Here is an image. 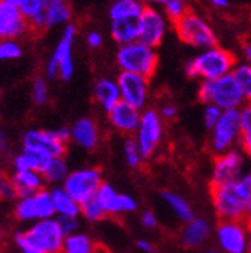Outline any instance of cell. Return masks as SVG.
I'll list each match as a JSON object with an SVG mask.
<instances>
[{
    "label": "cell",
    "instance_id": "obj_1",
    "mask_svg": "<svg viewBox=\"0 0 251 253\" xmlns=\"http://www.w3.org/2000/svg\"><path fill=\"white\" fill-rule=\"evenodd\" d=\"M211 198L216 214L223 220L241 221L247 215L251 188L245 179L211 185Z\"/></svg>",
    "mask_w": 251,
    "mask_h": 253
},
{
    "label": "cell",
    "instance_id": "obj_2",
    "mask_svg": "<svg viewBox=\"0 0 251 253\" xmlns=\"http://www.w3.org/2000/svg\"><path fill=\"white\" fill-rule=\"evenodd\" d=\"M236 67V57L232 51L215 45L202 50L196 57L186 62L185 71L188 77L202 80H216L233 71Z\"/></svg>",
    "mask_w": 251,
    "mask_h": 253
},
{
    "label": "cell",
    "instance_id": "obj_3",
    "mask_svg": "<svg viewBox=\"0 0 251 253\" xmlns=\"http://www.w3.org/2000/svg\"><path fill=\"white\" fill-rule=\"evenodd\" d=\"M199 100L223 110L241 109L245 103L239 83L232 73L216 80H203L199 86Z\"/></svg>",
    "mask_w": 251,
    "mask_h": 253
},
{
    "label": "cell",
    "instance_id": "obj_4",
    "mask_svg": "<svg viewBox=\"0 0 251 253\" xmlns=\"http://www.w3.org/2000/svg\"><path fill=\"white\" fill-rule=\"evenodd\" d=\"M116 62L120 71L134 73L150 79L158 67V54H156L155 48L136 41L131 44L119 45Z\"/></svg>",
    "mask_w": 251,
    "mask_h": 253
},
{
    "label": "cell",
    "instance_id": "obj_5",
    "mask_svg": "<svg viewBox=\"0 0 251 253\" xmlns=\"http://www.w3.org/2000/svg\"><path fill=\"white\" fill-rule=\"evenodd\" d=\"M65 232L62 231L59 220H39L26 232L17 234L15 240H21L42 253H62L65 244Z\"/></svg>",
    "mask_w": 251,
    "mask_h": 253
},
{
    "label": "cell",
    "instance_id": "obj_6",
    "mask_svg": "<svg viewBox=\"0 0 251 253\" xmlns=\"http://www.w3.org/2000/svg\"><path fill=\"white\" fill-rule=\"evenodd\" d=\"M175 30L182 42L194 48L208 50L216 45V37L208 21L194 12H188L175 23Z\"/></svg>",
    "mask_w": 251,
    "mask_h": 253
},
{
    "label": "cell",
    "instance_id": "obj_7",
    "mask_svg": "<svg viewBox=\"0 0 251 253\" xmlns=\"http://www.w3.org/2000/svg\"><path fill=\"white\" fill-rule=\"evenodd\" d=\"M241 139V110H224L216 125L212 128L209 148L215 155L224 154Z\"/></svg>",
    "mask_w": 251,
    "mask_h": 253
},
{
    "label": "cell",
    "instance_id": "obj_8",
    "mask_svg": "<svg viewBox=\"0 0 251 253\" xmlns=\"http://www.w3.org/2000/svg\"><path fill=\"white\" fill-rule=\"evenodd\" d=\"M70 137L71 131L67 128H60L56 131L30 130L24 134L23 145L26 149H32L50 158H56L65 154V145Z\"/></svg>",
    "mask_w": 251,
    "mask_h": 253
},
{
    "label": "cell",
    "instance_id": "obj_9",
    "mask_svg": "<svg viewBox=\"0 0 251 253\" xmlns=\"http://www.w3.org/2000/svg\"><path fill=\"white\" fill-rule=\"evenodd\" d=\"M101 185H103V175L101 170L97 168L72 172L64 181L65 192L70 193L78 204H83L89 198L95 196Z\"/></svg>",
    "mask_w": 251,
    "mask_h": 253
},
{
    "label": "cell",
    "instance_id": "obj_10",
    "mask_svg": "<svg viewBox=\"0 0 251 253\" xmlns=\"http://www.w3.org/2000/svg\"><path fill=\"white\" fill-rule=\"evenodd\" d=\"M163 139V121L155 110L149 109L142 113L136 140L144 158H149L158 149Z\"/></svg>",
    "mask_w": 251,
    "mask_h": 253
},
{
    "label": "cell",
    "instance_id": "obj_11",
    "mask_svg": "<svg viewBox=\"0 0 251 253\" xmlns=\"http://www.w3.org/2000/svg\"><path fill=\"white\" fill-rule=\"evenodd\" d=\"M53 214H56L53 196L45 190L30 195L27 198H21L15 207V217L23 221L30 220H45L51 218Z\"/></svg>",
    "mask_w": 251,
    "mask_h": 253
},
{
    "label": "cell",
    "instance_id": "obj_12",
    "mask_svg": "<svg viewBox=\"0 0 251 253\" xmlns=\"http://www.w3.org/2000/svg\"><path fill=\"white\" fill-rule=\"evenodd\" d=\"M117 84L120 89L122 101L137 107L139 110L144 107L147 100V87H149L147 77L134 73L120 71V74L117 76Z\"/></svg>",
    "mask_w": 251,
    "mask_h": 253
},
{
    "label": "cell",
    "instance_id": "obj_13",
    "mask_svg": "<svg viewBox=\"0 0 251 253\" xmlns=\"http://www.w3.org/2000/svg\"><path fill=\"white\" fill-rule=\"evenodd\" d=\"M32 32L23 12L6 0H0V37L2 40H17Z\"/></svg>",
    "mask_w": 251,
    "mask_h": 253
},
{
    "label": "cell",
    "instance_id": "obj_14",
    "mask_svg": "<svg viewBox=\"0 0 251 253\" xmlns=\"http://www.w3.org/2000/svg\"><path fill=\"white\" fill-rule=\"evenodd\" d=\"M75 37H77V26L72 23L67 24L51 56V59L59 63V77L62 80H70L74 74L72 48H74Z\"/></svg>",
    "mask_w": 251,
    "mask_h": 253
},
{
    "label": "cell",
    "instance_id": "obj_15",
    "mask_svg": "<svg viewBox=\"0 0 251 253\" xmlns=\"http://www.w3.org/2000/svg\"><path fill=\"white\" fill-rule=\"evenodd\" d=\"M167 30L164 15L153 6H146L140 17V42L156 48L164 40Z\"/></svg>",
    "mask_w": 251,
    "mask_h": 253
},
{
    "label": "cell",
    "instance_id": "obj_16",
    "mask_svg": "<svg viewBox=\"0 0 251 253\" xmlns=\"http://www.w3.org/2000/svg\"><path fill=\"white\" fill-rule=\"evenodd\" d=\"M216 237L227 253H245L248 249L247 231L241 221L223 220L218 226Z\"/></svg>",
    "mask_w": 251,
    "mask_h": 253
},
{
    "label": "cell",
    "instance_id": "obj_17",
    "mask_svg": "<svg viewBox=\"0 0 251 253\" xmlns=\"http://www.w3.org/2000/svg\"><path fill=\"white\" fill-rule=\"evenodd\" d=\"M242 165H244V158L238 151H227L224 154L215 155L212 184H224L239 179Z\"/></svg>",
    "mask_w": 251,
    "mask_h": 253
},
{
    "label": "cell",
    "instance_id": "obj_18",
    "mask_svg": "<svg viewBox=\"0 0 251 253\" xmlns=\"http://www.w3.org/2000/svg\"><path fill=\"white\" fill-rule=\"evenodd\" d=\"M11 5L17 6L23 15L27 18L30 29L32 32L41 34L47 26V6H48V0H6Z\"/></svg>",
    "mask_w": 251,
    "mask_h": 253
},
{
    "label": "cell",
    "instance_id": "obj_19",
    "mask_svg": "<svg viewBox=\"0 0 251 253\" xmlns=\"http://www.w3.org/2000/svg\"><path fill=\"white\" fill-rule=\"evenodd\" d=\"M108 118L116 130H119L123 134H133L137 133L142 115L137 107L125 101H120L108 112Z\"/></svg>",
    "mask_w": 251,
    "mask_h": 253
},
{
    "label": "cell",
    "instance_id": "obj_20",
    "mask_svg": "<svg viewBox=\"0 0 251 253\" xmlns=\"http://www.w3.org/2000/svg\"><path fill=\"white\" fill-rule=\"evenodd\" d=\"M97 198L106 212L110 215H116L119 212H130L137 208V204L131 196L117 193L111 185L104 182L97 192Z\"/></svg>",
    "mask_w": 251,
    "mask_h": 253
},
{
    "label": "cell",
    "instance_id": "obj_21",
    "mask_svg": "<svg viewBox=\"0 0 251 253\" xmlns=\"http://www.w3.org/2000/svg\"><path fill=\"white\" fill-rule=\"evenodd\" d=\"M93 98L106 112H110L114 106H117L122 101L117 80L100 79L95 83V87H93Z\"/></svg>",
    "mask_w": 251,
    "mask_h": 253
},
{
    "label": "cell",
    "instance_id": "obj_22",
    "mask_svg": "<svg viewBox=\"0 0 251 253\" xmlns=\"http://www.w3.org/2000/svg\"><path fill=\"white\" fill-rule=\"evenodd\" d=\"M71 139L81 148L86 149L97 148L100 140V133L95 121H92L89 118H81L75 121V124L71 128Z\"/></svg>",
    "mask_w": 251,
    "mask_h": 253
},
{
    "label": "cell",
    "instance_id": "obj_23",
    "mask_svg": "<svg viewBox=\"0 0 251 253\" xmlns=\"http://www.w3.org/2000/svg\"><path fill=\"white\" fill-rule=\"evenodd\" d=\"M111 38L119 44H131L140 40V18L113 20L110 24Z\"/></svg>",
    "mask_w": 251,
    "mask_h": 253
},
{
    "label": "cell",
    "instance_id": "obj_24",
    "mask_svg": "<svg viewBox=\"0 0 251 253\" xmlns=\"http://www.w3.org/2000/svg\"><path fill=\"white\" fill-rule=\"evenodd\" d=\"M42 173L35 170H15L11 182L15 188V193L20 198H27L39 192L42 187Z\"/></svg>",
    "mask_w": 251,
    "mask_h": 253
},
{
    "label": "cell",
    "instance_id": "obj_25",
    "mask_svg": "<svg viewBox=\"0 0 251 253\" xmlns=\"http://www.w3.org/2000/svg\"><path fill=\"white\" fill-rule=\"evenodd\" d=\"M50 160H51L50 157L41 152L24 148L23 152L18 157H15L14 166H15V170H35V172L42 173Z\"/></svg>",
    "mask_w": 251,
    "mask_h": 253
},
{
    "label": "cell",
    "instance_id": "obj_26",
    "mask_svg": "<svg viewBox=\"0 0 251 253\" xmlns=\"http://www.w3.org/2000/svg\"><path fill=\"white\" fill-rule=\"evenodd\" d=\"M146 5L143 0H116L110 8V20L140 18Z\"/></svg>",
    "mask_w": 251,
    "mask_h": 253
},
{
    "label": "cell",
    "instance_id": "obj_27",
    "mask_svg": "<svg viewBox=\"0 0 251 253\" xmlns=\"http://www.w3.org/2000/svg\"><path fill=\"white\" fill-rule=\"evenodd\" d=\"M51 196H53L56 214H59L60 217H75L77 218V215L81 212L80 204L70 193L65 192V188L53 190Z\"/></svg>",
    "mask_w": 251,
    "mask_h": 253
},
{
    "label": "cell",
    "instance_id": "obj_28",
    "mask_svg": "<svg viewBox=\"0 0 251 253\" xmlns=\"http://www.w3.org/2000/svg\"><path fill=\"white\" fill-rule=\"evenodd\" d=\"M72 9L70 0H48L47 6V26L54 27L60 24H70Z\"/></svg>",
    "mask_w": 251,
    "mask_h": 253
},
{
    "label": "cell",
    "instance_id": "obj_29",
    "mask_svg": "<svg viewBox=\"0 0 251 253\" xmlns=\"http://www.w3.org/2000/svg\"><path fill=\"white\" fill-rule=\"evenodd\" d=\"M103 244L93 241L84 234H71L65 238L62 253H100Z\"/></svg>",
    "mask_w": 251,
    "mask_h": 253
},
{
    "label": "cell",
    "instance_id": "obj_30",
    "mask_svg": "<svg viewBox=\"0 0 251 253\" xmlns=\"http://www.w3.org/2000/svg\"><path fill=\"white\" fill-rule=\"evenodd\" d=\"M209 235V225L203 218H194L186 225L182 234V241L186 247L200 246Z\"/></svg>",
    "mask_w": 251,
    "mask_h": 253
},
{
    "label": "cell",
    "instance_id": "obj_31",
    "mask_svg": "<svg viewBox=\"0 0 251 253\" xmlns=\"http://www.w3.org/2000/svg\"><path fill=\"white\" fill-rule=\"evenodd\" d=\"M163 198L169 204V207L172 208V211L176 214L178 218H180L182 221H186V223H190L191 220H194L193 218V210L185 199H182L180 196L170 193V192H164Z\"/></svg>",
    "mask_w": 251,
    "mask_h": 253
},
{
    "label": "cell",
    "instance_id": "obj_32",
    "mask_svg": "<svg viewBox=\"0 0 251 253\" xmlns=\"http://www.w3.org/2000/svg\"><path fill=\"white\" fill-rule=\"evenodd\" d=\"M232 74L239 83L245 103H251V65L250 63H236Z\"/></svg>",
    "mask_w": 251,
    "mask_h": 253
},
{
    "label": "cell",
    "instance_id": "obj_33",
    "mask_svg": "<svg viewBox=\"0 0 251 253\" xmlns=\"http://www.w3.org/2000/svg\"><path fill=\"white\" fill-rule=\"evenodd\" d=\"M42 176L50 182L65 181L68 178V168H67V163H65L64 158L62 157L51 158L47 165V168L42 172Z\"/></svg>",
    "mask_w": 251,
    "mask_h": 253
},
{
    "label": "cell",
    "instance_id": "obj_34",
    "mask_svg": "<svg viewBox=\"0 0 251 253\" xmlns=\"http://www.w3.org/2000/svg\"><path fill=\"white\" fill-rule=\"evenodd\" d=\"M80 207H81V214L90 221H100V220L106 218V215H108L106 212V210L103 208V205L100 204L97 195L89 198L83 204H80Z\"/></svg>",
    "mask_w": 251,
    "mask_h": 253
},
{
    "label": "cell",
    "instance_id": "obj_35",
    "mask_svg": "<svg viewBox=\"0 0 251 253\" xmlns=\"http://www.w3.org/2000/svg\"><path fill=\"white\" fill-rule=\"evenodd\" d=\"M164 14H166V18L170 20L173 24L178 23L180 18H183L188 12V8H186V3L183 0H170L169 3H166L164 6Z\"/></svg>",
    "mask_w": 251,
    "mask_h": 253
},
{
    "label": "cell",
    "instance_id": "obj_36",
    "mask_svg": "<svg viewBox=\"0 0 251 253\" xmlns=\"http://www.w3.org/2000/svg\"><path fill=\"white\" fill-rule=\"evenodd\" d=\"M123 154H125V160H127L128 166H131V168H139L142 160L144 158L140 148H139L137 140H134V139H130V140L125 142Z\"/></svg>",
    "mask_w": 251,
    "mask_h": 253
},
{
    "label": "cell",
    "instance_id": "obj_37",
    "mask_svg": "<svg viewBox=\"0 0 251 253\" xmlns=\"http://www.w3.org/2000/svg\"><path fill=\"white\" fill-rule=\"evenodd\" d=\"M23 56V48L15 40H2L0 42V59L15 60Z\"/></svg>",
    "mask_w": 251,
    "mask_h": 253
},
{
    "label": "cell",
    "instance_id": "obj_38",
    "mask_svg": "<svg viewBox=\"0 0 251 253\" xmlns=\"http://www.w3.org/2000/svg\"><path fill=\"white\" fill-rule=\"evenodd\" d=\"M30 95H32V101L38 106H42L47 103V100H48V84L45 83L44 79L36 77L32 82V90H30Z\"/></svg>",
    "mask_w": 251,
    "mask_h": 253
},
{
    "label": "cell",
    "instance_id": "obj_39",
    "mask_svg": "<svg viewBox=\"0 0 251 253\" xmlns=\"http://www.w3.org/2000/svg\"><path fill=\"white\" fill-rule=\"evenodd\" d=\"M223 112H224L223 109H219L215 104H206L205 112H203V119H205V125L208 128H211V130L214 128L216 122L219 121V118H221Z\"/></svg>",
    "mask_w": 251,
    "mask_h": 253
},
{
    "label": "cell",
    "instance_id": "obj_40",
    "mask_svg": "<svg viewBox=\"0 0 251 253\" xmlns=\"http://www.w3.org/2000/svg\"><path fill=\"white\" fill-rule=\"evenodd\" d=\"M239 110H241V134L251 133V103H245Z\"/></svg>",
    "mask_w": 251,
    "mask_h": 253
},
{
    "label": "cell",
    "instance_id": "obj_41",
    "mask_svg": "<svg viewBox=\"0 0 251 253\" xmlns=\"http://www.w3.org/2000/svg\"><path fill=\"white\" fill-rule=\"evenodd\" d=\"M59 223L62 226V231L65 232V235H71V234H75V229L78 226L77 223V218L75 217H59Z\"/></svg>",
    "mask_w": 251,
    "mask_h": 253
},
{
    "label": "cell",
    "instance_id": "obj_42",
    "mask_svg": "<svg viewBox=\"0 0 251 253\" xmlns=\"http://www.w3.org/2000/svg\"><path fill=\"white\" fill-rule=\"evenodd\" d=\"M86 40H87V44L90 48H100L103 45V35L97 30H90L86 37Z\"/></svg>",
    "mask_w": 251,
    "mask_h": 253
},
{
    "label": "cell",
    "instance_id": "obj_43",
    "mask_svg": "<svg viewBox=\"0 0 251 253\" xmlns=\"http://www.w3.org/2000/svg\"><path fill=\"white\" fill-rule=\"evenodd\" d=\"M2 196H3L5 199H12L14 196H17L15 188H14L12 182L8 181V179H3V181H2Z\"/></svg>",
    "mask_w": 251,
    "mask_h": 253
},
{
    "label": "cell",
    "instance_id": "obj_44",
    "mask_svg": "<svg viewBox=\"0 0 251 253\" xmlns=\"http://www.w3.org/2000/svg\"><path fill=\"white\" fill-rule=\"evenodd\" d=\"M45 74H47L48 79H56V77H59V63L54 62L51 57H50V60L47 62V65H45Z\"/></svg>",
    "mask_w": 251,
    "mask_h": 253
},
{
    "label": "cell",
    "instance_id": "obj_45",
    "mask_svg": "<svg viewBox=\"0 0 251 253\" xmlns=\"http://www.w3.org/2000/svg\"><path fill=\"white\" fill-rule=\"evenodd\" d=\"M142 223L146 228H155L156 226V217L152 211H144L142 215Z\"/></svg>",
    "mask_w": 251,
    "mask_h": 253
},
{
    "label": "cell",
    "instance_id": "obj_46",
    "mask_svg": "<svg viewBox=\"0 0 251 253\" xmlns=\"http://www.w3.org/2000/svg\"><path fill=\"white\" fill-rule=\"evenodd\" d=\"M178 115V107L173 106V104H164L161 107V116L166 118V119H175Z\"/></svg>",
    "mask_w": 251,
    "mask_h": 253
},
{
    "label": "cell",
    "instance_id": "obj_47",
    "mask_svg": "<svg viewBox=\"0 0 251 253\" xmlns=\"http://www.w3.org/2000/svg\"><path fill=\"white\" fill-rule=\"evenodd\" d=\"M239 142H241V146H242L244 152H245L248 157H251V133H244V134H241Z\"/></svg>",
    "mask_w": 251,
    "mask_h": 253
},
{
    "label": "cell",
    "instance_id": "obj_48",
    "mask_svg": "<svg viewBox=\"0 0 251 253\" xmlns=\"http://www.w3.org/2000/svg\"><path fill=\"white\" fill-rule=\"evenodd\" d=\"M17 241V244L20 246V249L23 250V253H42L41 250H38V249H35V247H32V246H29L27 243H24V241H21V240H15Z\"/></svg>",
    "mask_w": 251,
    "mask_h": 253
},
{
    "label": "cell",
    "instance_id": "obj_49",
    "mask_svg": "<svg viewBox=\"0 0 251 253\" xmlns=\"http://www.w3.org/2000/svg\"><path fill=\"white\" fill-rule=\"evenodd\" d=\"M137 247H139L140 250L146 252V253H152V252H153V246H152L149 241H146V240H139V241H137Z\"/></svg>",
    "mask_w": 251,
    "mask_h": 253
},
{
    "label": "cell",
    "instance_id": "obj_50",
    "mask_svg": "<svg viewBox=\"0 0 251 253\" xmlns=\"http://www.w3.org/2000/svg\"><path fill=\"white\" fill-rule=\"evenodd\" d=\"M209 3L215 8H219V9H223V8H227L229 6V0H209Z\"/></svg>",
    "mask_w": 251,
    "mask_h": 253
},
{
    "label": "cell",
    "instance_id": "obj_51",
    "mask_svg": "<svg viewBox=\"0 0 251 253\" xmlns=\"http://www.w3.org/2000/svg\"><path fill=\"white\" fill-rule=\"evenodd\" d=\"M244 53H245L247 63H250V65H251V44H245L244 45Z\"/></svg>",
    "mask_w": 251,
    "mask_h": 253
},
{
    "label": "cell",
    "instance_id": "obj_52",
    "mask_svg": "<svg viewBox=\"0 0 251 253\" xmlns=\"http://www.w3.org/2000/svg\"><path fill=\"white\" fill-rule=\"evenodd\" d=\"M143 2H146L149 5H161V6H164L166 3L170 2V0H143Z\"/></svg>",
    "mask_w": 251,
    "mask_h": 253
},
{
    "label": "cell",
    "instance_id": "obj_53",
    "mask_svg": "<svg viewBox=\"0 0 251 253\" xmlns=\"http://www.w3.org/2000/svg\"><path fill=\"white\" fill-rule=\"evenodd\" d=\"M245 220H247V228H248L250 232H251V201H250V205H248V210H247Z\"/></svg>",
    "mask_w": 251,
    "mask_h": 253
},
{
    "label": "cell",
    "instance_id": "obj_54",
    "mask_svg": "<svg viewBox=\"0 0 251 253\" xmlns=\"http://www.w3.org/2000/svg\"><path fill=\"white\" fill-rule=\"evenodd\" d=\"M244 179H245V182H247V184L250 185V188H251V173H250L248 176H245Z\"/></svg>",
    "mask_w": 251,
    "mask_h": 253
},
{
    "label": "cell",
    "instance_id": "obj_55",
    "mask_svg": "<svg viewBox=\"0 0 251 253\" xmlns=\"http://www.w3.org/2000/svg\"><path fill=\"white\" fill-rule=\"evenodd\" d=\"M205 253H216V252H212V250H209V252H205Z\"/></svg>",
    "mask_w": 251,
    "mask_h": 253
},
{
    "label": "cell",
    "instance_id": "obj_56",
    "mask_svg": "<svg viewBox=\"0 0 251 253\" xmlns=\"http://www.w3.org/2000/svg\"><path fill=\"white\" fill-rule=\"evenodd\" d=\"M248 253H251V246H250V250H248Z\"/></svg>",
    "mask_w": 251,
    "mask_h": 253
}]
</instances>
